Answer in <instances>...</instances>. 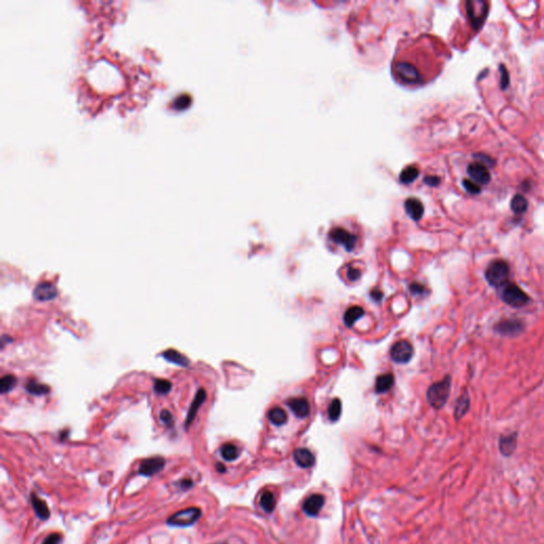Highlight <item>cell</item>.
Masks as SVG:
<instances>
[{
	"label": "cell",
	"mask_w": 544,
	"mask_h": 544,
	"mask_svg": "<svg viewBox=\"0 0 544 544\" xmlns=\"http://www.w3.org/2000/svg\"><path fill=\"white\" fill-rule=\"evenodd\" d=\"M451 391V377L446 376L438 383L433 384L427 390V401L434 408H442Z\"/></svg>",
	"instance_id": "1"
},
{
	"label": "cell",
	"mask_w": 544,
	"mask_h": 544,
	"mask_svg": "<svg viewBox=\"0 0 544 544\" xmlns=\"http://www.w3.org/2000/svg\"><path fill=\"white\" fill-rule=\"evenodd\" d=\"M509 265L503 260L492 262L486 270V279L492 286H504L509 278Z\"/></svg>",
	"instance_id": "2"
},
{
	"label": "cell",
	"mask_w": 544,
	"mask_h": 544,
	"mask_svg": "<svg viewBox=\"0 0 544 544\" xmlns=\"http://www.w3.org/2000/svg\"><path fill=\"white\" fill-rule=\"evenodd\" d=\"M488 4L482 0H471L467 3V13L473 29L480 30L488 15Z\"/></svg>",
	"instance_id": "3"
},
{
	"label": "cell",
	"mask_w": 544,
	"mask_h": 544,
	"mask_svg": "<svg viewBox=\"0 0 544 544\" xmlns=\"http://www.w3.org/2000/svg\"><path fill=\"white\" fill-rule=\"evenodd\" d=\"M202 514L201 509L197 507H189L173 513L167 520V524L171 526L187 527L195 524Z\"/></svg>",
	"instance_id": "4"
},
{
	"label": "cell",
	"mask_w": 544,
	"mask_h": 544,
	"mask_svg": "<svg viewBox=\"0 0 544 544\" xmlns=\"http://www.w3.org/2000/svg\"><path fill=\"white\" fill-rule=\"evenodd\" d=\"M502 299L505 303L513 307H522L529 301L528 296L519 286L512 283L505 285L502 292Z\"/></svg>",
	"instance_id": "5"
},
{
	"label": "cell",
	"mask_w": 544,
	"mask_h": 544,
	"mask_svg": "<svg viewBox=\"0 0 544 544\" xmlns=\"http://www.w3.org/2000/svg\"><path fill=\"white\" fill-rule=\"evenodd\" d=\"M330 239L337 243V244H340V246H343L348 252H351L354 250L355 246H356V242H357V236L352 234L351 232H349L348 230L342 228V226H337V228H334L331 232H330Z\"/></svg>",
	"instance_id": "6"
},
{
	"label": "cell",
	"mask_w": 544,
	"mask_h": 544,
	"mask_svg": "<svg viewBox=\"0 0 544 544\" xmlns=\"http://www.w3.org/2000/svg\"><path fill=\"white\" fill-rule=\"evenodd\" d=\"M414 349L412 345L406 342V340H401L393 345V347L390 350V356L391 359L394 362L398 364H406L410 361L413 357Z\"/></svg>",
	"instance_id": "7"
},
{
	"label": "cell",
	"mask_w": 544,
	"mask_h": 544,
	"mask_svg": "<svg viewBox=\"0 0 544 544\" xmlns=\"http://www.w3.org/2000/svg\"><path fill=\"white\" fill-rule=\"evenodd\" d=\"M494 330L504 336H516L524 330V323L518 319H504L494 326Z\"/></svg>",
	"instance_id": "8"
},
{
	"label": "cell",
	"mask_w": 544,
	"mask_h": 544,
	"mask_svg": "<svg viewBox=\"0 0 544 544\" xmlns=\"http://www.w3.org/2000/svg\"><path fill=\"white\" fill-rule=\"evenodd\" d=\"M164 466H165V459L163 457L156 456V457L147 458L142 461L139 473L144 476H153L157 474L160 471H162Z\"/></svg>",
	"instance_id": "9"
},
{
	"label": "cell",
	"mask_w": 544,
	"mask_h": 544,
	"mask_svg": "<svg viewBox=\"0 0 544 544\" xmlns=\"http://www.w3.org/2000/svg\"><path fill=\"white\" fill-rule=\"evenodd\" d=\"M57 296H58L57 287L49 282L39 283L33 291V297L35 298V300L40 301V302L53 300V299Z\"/></svg>",
	"instance_id": "10"
},
{
	"label": "cell",
	"mask_w": 544,
	"mask_h": 544,
	"mask_svg": "<svg viewBox=\"0 0 544 544\" xmlns=\"http://www.w3.org/2000/svg\"><path fill=\"white\" fill-rule=\"evenodd\" d=\"M468 173L474 182H479L481 184H488L491 180L490 172L485 165L479 162L472 163L468 166Z\"/></svg>",
	"instance_id": "11"
},
{
	"label": "cell",
	"mask_w": 544,
	"mask_h": 544,
	"mask_svg": "<svg viewBox=\"0 0 544 544\" xmlns=\"http://www.w3.org/2000/svg\"><path fill=\"white\" fill-rule=\"evenodd\" d=\"M516 444H518V434L516 433H511L508 435H504V436H501L498 440L501 454L505 457L511 456L515 451Z\"/></svg>",
	"instance_id": "12"
},
{
	"label": "cell",
	"mask_w": 544,
	"mask_h": 544,
	"mask_svg": "<svg viewBox=\"0 0 544 544\" xmlns=\"http://www.w3.org/2000/svg\"><path fill=\"white\" fill-rule=\"evenodd\" d=\"M207 400V391L204 389H199L196 393V397L192 403V405H190L189 407V411L187 413V417L185 419V428H188L189 425L193 423L194 419L196 418L197 416V413L199 411V408L201 407V405L204 403V401Z\"/></svg>",
	"instance_id": "13"
},
{
	"label": "cell",
	"mask_w": 544,
	"mask_h": 544,
	"mask_svg": "<svg viewBox=\"0 0 544 544\" xmlns=\"http://www.w3.org/2000/svg\"><path fill=\"white\" fill-rule=\"evenodd\" d=\"M324 503L325 498L322 494H312L304 502L303 511L310 516H315L320 512Z\"/></svg>",
	"instance_id": "14"
},
{
	"label": "cell",
	"mask_w": 544,
	"mask_h": 544,
	"mask_svg": "<svg viewBox=\"0 0 544 544\" xmlns=\"http://www.w3.org/2000/svg\"><path fill=\"white\" fill-rule=\"evenodd\" d=\"M287 405L298 418H306L310 413L309 403L305 398L289 399Z\"/></svg>",
	"instance_id": "15"
},
{
	"label": "cell",
	"mask_w": 544,
	"mask_h": 544,
	"mask_svg": "<svg viewBox=\"0 0 544 544\" xmlns=\"http://www.w3.org/2000/svg\"><path fill=\"white\" fill-rule=\"evenodd\" d=\"M293 459L299 467L304 469L315 465V456L307 448H297L293 452Z\"/></svg>",
	"instance_id": "16"
},
{
	"label": "cell",
	"mask_w": 544,
	"mask_h": 544,
	"mask_svg": "<svg viewBox=\"0 0 544 544\" xmlns=\"http://www.w3.org/2000/svg\"><path fill=\"white\" fill-rule=\"evenodd\" d=\"M405 209H406L407 214L410 215L414 220L421 219V217L423 216V213H424L423 204L416 198L407 199L405 202Z\"/></svg>",
	"instance_id": "17"
},
{
	"label": "cell",
	"mask_w": 544,
	"mask_h": 544,
	"mask_svg": "<svg viewBox=\"0 0 544 544\" xmlns=\"http://www.w3.org/2000/svg\"><path fill=\"white\" fill-rule=\"evenodd\" d=\"M162 356L164 357L168 362L174 364L176 366L187 367L189 365V359L185 355H183L181 352L173 350V349H169V350L164 351V352H163Z\"/></svg>",
	"instance_id": "18"
},
{
	"label": "cell",
	"mask_w": 544,
	"mask_h": 544,
	"mask_svg": "<svg viewBox=\"0 0 544 544\" xmlns=\"http://www.w3.org/2000/svg\"><path fill=\"white\" fill-rule=\"evenodd\" d=\"M31 503H32V506L34 508V511H35L36 515L38 516L40 520H47L49 518L50 511H49V508H48L47 504L45 503V501H43L42 498H39L36 494L32 493L31 494Z\"/></svg>",
	"instance_id": "19"
},
{
	"label": "cell",
	"mask_w": 544,
	"mask_h": 544,
	"mask_svg": "<svg viewBox=\"0 0 544 544\" xmlns=\"http://www.w3.org/2000/svg\"><path fill=\"white\" fill-rule=\"evenodd\" d=\"M364 315H365V310L362 307L357 306V305L352 306L348 308L346 314L344 315V322L346 323L348 328H351V326L354 325L361 317H364Z\"/></svg>",
	"instance_id": "20"
},
{
	"label": "cell",
	"mask_w": 544,
	"mask_h": 544,
	"mask_svg": "<svg viewBox=\"0 0 544 544\" xmlns=\"http://www.w3.org/2000/svg\"><path fill=\"white\" fill-rule=\"evenodd\" d=\"M267 416L270 422L277 426H281L287 422V414L281 407L271 408Z\"/></svg>",
	"instance_id": "21"
},
{
	"label": "cell",
	"mask_w": 544,
	"mask_h": 544,
	"mask_svg": "<svg viewBox=\"0 0 544 544\" xmlns=\"http://www.w3.org/2000/svg\"><path fill=\"white\" fill-rule=\"evenodd\" d=\"M394 383V377L391 373L382 374L377 376L375 380V392L376 393H384L388 391Z\"/></svg>",
	"instance_id": "22"
},
{
	"label": "cell",
	"mask_w": 544,
	"mask_h": 544,
	"mask_svg": "<svg viewBox=\"0 0 544 544\" xmlns=\"http://www.w3.org/2000/svg\"><path fill=\"white\" fill-rule=\"evenodd\" d=\"M470 410V397L469 393L465 392L462 396L457 400L456 406H455V418L456 420H460L464 417L468 411Z\"/></svg>",
	"instance_id": "23"
},
{
	"label": "cell",
	"mask_w": 544,
	"mask_h": 544,
	"mask_svg": "<svg viewBox=\"0 0 544 544\" xmlns=\"http://www.w3.org/2000/svg\"><path fill=\"white\" fill-rule=\"evenodd\" d=\"M26 390L28 391L30 394H33V396H45V394L49 393L50 389L47 385H44V384H40L38 382H36L35 379H30L28 383H27V385L25 386Z\"/></svg>",
	"instance_id": "24"
},
{
	"label": "cell",
	"mask_w": 544,
	"mask_h": 544,
	"mask_svg": "<svg viewBox=\"0 0 544 544\" xmlns=\"http://www.w3.org/2000/svg\"><path fill=\"white\" fill-rule=\"evenodd\" d=\"M510 208L515 214H523L528 208V202L522 195H515L510 202Z\"/></svg>",
	"instance_id": "25"
},
{
	"label": "cell",
	"mask_w": 544,
	"mask_h": 544,
	"mask_svg": "<svg viewBox=\"0 0 544 544\" xmlns=\"http://www.w3.org/2000/svg\"><path fill=\"white\" fill-rule=\"evenodd\" d=\"M221 456L226 461H233L238 458L239 456V450L238 447L232 443H225L221 446L220 450Z\"/></svg>",
	"instance_id": "26"
},
{
	"label": "cell",
	"mask_w": 544,
	"mask_h": 544,
	"mask_svg": "<svg viewBox=\"0 0 544 544\" xmlns=\"http://www.w3.org/2000/svg\"><path fill=\"white\" fill-rule=\"evenodd\" d=\"M260 504H261V507L266 511V512H271L272 510L275 509L276 507V497L275 495L272 494L271 492H265L262 494L261 496V501H260Z\"/></svg>",
	"instance_id": "27"
},
{
	"label": "cell",
	"mask_w": 544,
	"mask_h": 544,
	"mask_svg": "<svg viewBox=\"0 0 544 544\" xmlns=\"http://www.w3.org/2000/svg\"><path fill=\"white\" fill-rule=\"evenodd\" d=\"M16 383H17V379L14 375L8 374V375L3 376L2 380H0V389H2V393H7L11 391L13 388L15 387Z\"/></svg>",
	"instance_id": "28"
},
{
	"label": "cell",
	"mask_w": 544,
	"mask_h": 544,
	"mask_svg": "<svg viewBox=\"0 0 544 544\" xmlns=\"http://www.w3.org/2000/svg\"><path fill=\"white\" fill-rule=\"evenodd\" d=\"M328 414L331 421H337L340 415H342V401L339 399H334L329 406Z\"/></svg>",
	"instance_id": "29"
},
{
	"label": "cell",
	"mask_w": 544,
	"mask_h": 544,
	"mask_svg": "<svg viewBox=\"0 0 544 544\" xmlns=\"http://www.w3.org/2000/svg\"><path fill=\"white\" fill-rule=\"evenodd\" d=\"M171 387H172V384L169 382V380L158 378V379H155L153 389H154V391L157 394H162V396H164V394H167V393L170 392Z\"/></svg>",
	"instance_id": "30"
},
{
	"label": "cell",
	"mask_w": 544,
	"mask_h": 544,
	"mask_svg": "<svg viewBox=\"0 0 544 544\" xmlns=\"http://www.w3.org/2000/svg\"><path fill=\"white\" fill-rule=\"evenodd\" d=\"M418 174H419L418 168H416L415 166H410L402 171L400 178H401V181L404 183H411L417 178Z\"/></svg>",
	"instance_id": "31"
},
{
	"label": "cell",
	"mask_w": 544,
	"mask_h": 544,
	"mask_svg": "<svg viewBox=\"0 0 544 544\" xmlns=\"http://www.w3.org/2000/svg\"><path fill=\"white\" fill-rule=\"evenodd\" d=\"M500 73H501V81H500V84H501V88L502 89H506L509 85V73L507 71V68L504 64H501L500 65Z\"/></svg>",
	"instance_id": "32"
},
{
	"label": "cell",
	"mask_w": 544,
	"mask_h": 544,
	"mask_svg": "<svg viewBox=\"0 0 544 544\" xmlns=\"http://www.w3.org/2000/svg\"><path fill=\"white\" fill-rule=\"evenodd\" d=\"M462 185H464L465 189L467 190L469 194L478 195V194H480L482 192V188L478 184H476V182H474L472 180L465 179L464 181H462Z\"/></svg>",
	"instance_id": "33"
},
{
	"label": "cell",
	"mask_w": 544,
	"mask_h": 544,
	"mask_svg": "<svg viewBox=\"0 0 544 544\" xmlns=\"http://www.w3.org/2000/svg\"><path fill=\"white\" fill-rule=\"evenodd\" d=\"M160 418H161V421L163 423H164L165 425L167 426H171L173 424V416L172 414L167 411V410H164L161 412V415H160Z\"/></svg>",
	"instance_id": "34"
},
{
	"label": "cell",
	"mask_w": 544,
	"mask_h": 544,
	"mask_svg": "<svg viewBox=\"0 0 544 544\" xmlns=\"http://www.w3.org/2000/svg\"><path fill=\"white\" fill-rule=\"evenodd\" d=\"M410 290H411L412 294H423L426 291V289H425V287L423 286V285H421L419 283L411 284Z\"/></svg>",
	"instance_id": "35"
},
{
	"label": "cell",
	"mask_w": 544,
	"mask_h": 544,
	"mask_svg": "<svg viewBox=\"0 0 544 544\" xmlns=\"http://www.w3.org/2000/svg\"><path fill=\"white\" fill-rule=\"evenodd\" d=\"M361 276V272L359 269H356V268H349L348 271H347V277L349 280L351 281H357L359 280Z\"/></svg>",
	"instance_id": "36"
},
{
	"label": "cell",
	"mask_w": 544,
	"mask_h": 544,
	"mask_svg": "<svg viewBox=\"0 0 544 544\" xmlns=\"http://www.w3.org/2000/svg\"><path fill=\"white\" fill-rule=\"evenodd\" d=\"M61 539H62L61 535H59V534H51V535L47 536L44 539L42 544H59L61 542Z\"/></svg>",
	"instance_id": "37"
},
{
	"label": "cell",
	"mask_w": 544,
	"mask_h": 544,
	"mask_svg": "<svg viewBox=\"0 0 544 544\" xmlns=\"http://www.w3.org/2000/svg\"><path fill=\"white\" fill-rule=\"evenodd\" d=\"M475 157L478 158V160H480L479 163H481V164H483V165H485V166H486V165L493 166V164H494V160L491 158V157H489L488 155L478 154V155H475ZM486 167H487V166H486Z\"/></svg>",
	"instance_id": "38"
},
{
	"label": "cell",
	"mask_w": 544,
	"mask_h": 544,
	"mask_svg": "<svg viewBox=\"0 0 544 544\" xmlns=\"http://www.w3.org/2000/svg\"><path fill=\"white\" fill-rule=\"evenodd\" d=\"M424 181L430 186H437L440 183V179L438 176H426Z\"/></svg>",
	"instance_id": "39"
},
{
	"label": "cell",
	"mask_w": 544,
	"mask_h": 544,
	"mask_svg": "<svg viewBox=\"0 0 544 544\" xmlns=\"http://www.w3.org/2000/svg\"><path fill=\"white\" fill-rule=\"evenodd\" d=\"M370 296H371V298L373 299V300L376 301V302H379L383 299V292L380 291V290H378V289H373L370 292Z\"/></svg>",
	"instance_id": "40"
},
{
	"label": "cell",
	"mask_w": 544,
	"mask_h": 544,
	"mask_svg": "<svg viewBox=\"0 0 544 544\" xmlns=\"http://www.w3.org/2000/svg\"><path fill=\"white\" fill-rule=\"evenodd\" d=\"M193 484H194L193 481H192V480H189V479H184V480L180 481V483H179L180 487H182L183 489H188V488H190V487L193 486Z\"/></svg>",
	"instance_id": "41"
},
{
	"label": "cell",
	"mask_w": 544,
	"mask_h": 544,
	"mask_svg": "<svg viewBox=\"0 0 544 544\" xmlns=\"http://www.w3.org/2000/svg\"><path fill=\"white\" fill-rule=\"evenodd\" d=\"M216 467H217V470H218L219 472H224V471H225V468H224V466H223V465H221V464H217V465H216Z\"/></svg>",
	"instance_id": "42"
},
{
	"label": "cell",
	"mask_w": 544,
	"mask_h": 544,
	"mask_svg": "<svg viewBox=\"0 0 544 544\" xmlns=\"http://www.w3.org/2000/svg\"><path fill=\"white\" fill-rule=\"evenodd\" d=\"M215 544H226V543H215Z\"/></svg>",
	"instance_id": "43"
}]
</instances>
